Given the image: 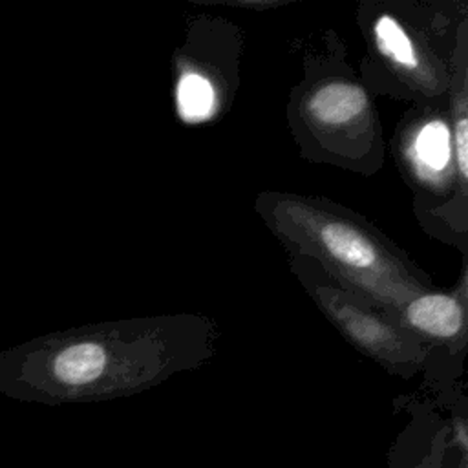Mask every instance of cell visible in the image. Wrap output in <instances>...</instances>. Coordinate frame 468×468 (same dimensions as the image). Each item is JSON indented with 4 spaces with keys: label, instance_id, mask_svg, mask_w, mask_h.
<instances>
[{
    "label": "cell",
    "instance_id": "cell-3",
    "mask_svg": "<svg viewBox=\"0 0 468 468\" xmlns=\"http://www.w3.org/2000/svg\"><path fill=\"white\" fill-rule=\"evenodd\" d=\"M303 75L291 88L287 124L303 161L331 165L366 177L386 155L373 95L347 62V48L333 29L302 57Z\"/></svg>",
    "mask_w": 468,
    "mask_h": 468
},
{
    "label": "cell",
    "instance_id": "cell-7",
    "mask_svg": "<svg viewBox=\"0 0 468 468\" xmlns=\"http://www.w3.org/2000/svg\"><path fill=\"white\" fill-rule=\"evenodd\" d=\"M289 263L320 313L358 353L406 380L422 371L426 347L406 333L391 313L342 287L307 256L291 254Z\"/></svg>",
    "mask_w": 468,
    "mask_h": 468
},
{
    "label": "cell",
    "instance_id": "cell-10",
    "mask_svg": "<svg viewBox=\"0 0 468 468\" xmlns=\"http://www.w3.org/2000/svg\"><path fill=\"white\" fill-rule=\"evenodd\" d=\"M452 415L446 417L448 431L437 468H468V413L463 389L450 404Z\"/></svg>",
    "mask_w": 468,
    "mask_h": 468
},
{
    "label": "cell",
    "instance_id": "cell-1",
    "mask_svg": "<svg viewBox=\"0 0 468 468\" xmlns=\"http://www.w3.org/2000/svg\"><path fill=\"white\" fill-rule=\"evenodd\" d=\"M219 338L216 320L190 313L53 331L0 351V393L46 406L132 397L205 366Z\"/></svg>",
    "mask_w": 468,
    "mask_h": 468
},
{
    "label": "cell",
    "instance_id": "cell-5",
    "mask_svg": "<svg viewBox=\"0 0 468 468\" xmlns=\"http://www.w3.org/2000/svg\"><path fill=\"white\" fill-rule=\"evenodd\" d=\"M391 150L413 190L419 223L466 258L468 174L455 161L446 97L413 104L397 126Z\"/></svg>",
    "mask_w": 468,
    "mask_h": 468
},
{
    "label": "cell",
    "instance_id": "cell-11",
    "mask_svg": "<svg viewBox=\"0 0 468 468\" xmlns=\"http://www.w3.org/2000/svg\"><path fill=\"white\" fill-rule=\"evenodd\" d=\"M199 4L207 5H227V7H239V9H252V11H265L276 9L280 5L289 4V0H199Z\"/></svg>",
    "mask_w": 468,
    "mask_h": 468
},
{
    "label": "cell",
    "instance_id": "cell-9",
    "mask_svg": "<svg viewBox=\"0 0 468 468\" xmlns=\"http://www.w3.org/2000/svg\"><path fill=\"white\" fill-rule=\"evenodd\" d=\"M406 420L395 435L384 468H437L442 453L448 420L428 399L400 397L395 402Z\"/></svg>",
    "mask_w": 468,
    "mask_h": 468
},
{
    "label": "cell",
    "instance_id": "cell-2",
    "mask_svg": "<svg viewBox=\"0 0 468 468\" xmlns=\"http://www.w3.org/2000/svg\"><path fill=\"white\" fill-rule=\"evenodd\" d=\"M254 212L289 254L314 260L342 287L391 314L433 285L428 272L367 218L327 197L263 190L254 199Z\"/></svg>",
    "mask_w": 468,
    "mask_h": 468
},
{
    "label": "cell",
    "instance_id": "cell-6",
    "mask_svg": "<svg viewBox=\"0 0 468 468\" xmlns=\"http://www.w3.org/2000/svg\"><path fill=\"white\" fill-rule=\"evenodd\" d=\"M243 31L216 15L188 20L185 40L172 55L174 112L185 124L221 119L239 88Z\"/></svg>",
    "mask_w": 468,
    "mask_h": 468
},
{
    "label": "cell",
    "instance_id": "cell-8",
    "mask_svg": "<svg viewBox=\"0 0 468 468\" xmlns=\"http://www.w3.org/2000/svg\"><path fill=\"white\" fill-rule=\"evenodd\" d=\"M468 278L463 267L457 287L424 289L402 302L393 316L399 325L419 340L428 358L422 367L426 386L437 395L441 406H450L461 391L457 380L468 347Z\"/></svg>",
    "mask_w": 468,
    "mask_h": 468
},
{
    "label": "cell",
    "instance_id": "cell-4",
    "mask_svg": "<svg viewBox=\"0 0 468 468\" xmlns=\"http://www.w3.org/2000/svg\"><path fill=\"white\" fill-rule=\"evenodd\" d=\"M356 24L366 53L360 79L369 93L411 104L446 97L459 35L468 26L461 0H362Z\"/></svg>",
    "mask_w": 468,
    "mask_h": 468
}]
</instances>
